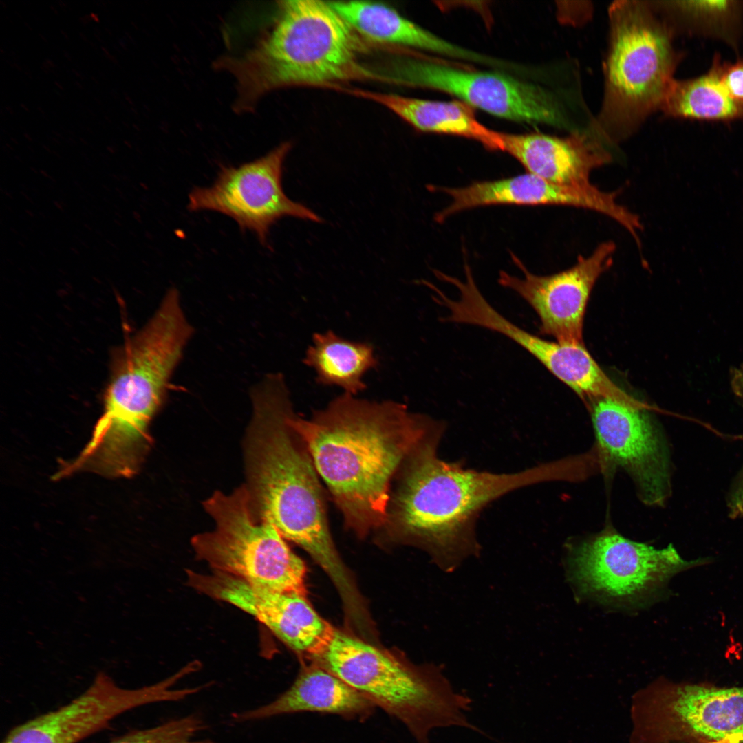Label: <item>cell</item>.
<instances>
[{
  "instance_id": "1",
  "label": "cell",
  "mask_w": 743,
  "mask_h": 743,
  "mask_svg": "<svg viewBox=\"0 0 743 743\" xmlns=\"http://www.w3.org/2000/svg\"><path fill=\"white\" fill-rule=\"evenodd\" d=\"M291 427L305 446L346 524L358 534L385 525L390 484L413 449L445 422L405 404L344 393Z\"/></svg>"
},
{
  "instance_id": "2",
  "label": "cell",
  "mask_w": 743,
  "mask_h": 743,
  "mask_svg": "<svg viewBox=\"0 0 743 743\" xmlns=\"http://www.w3.org/2000/svg\"><path fill=\"white\" fill-rule=\"evenodd\" d=\"M446 430L440 427L409 454L398 473L385 525L425 550L446 572L480 555L477 520L492 502L544 479L546 469L513 473L468 468L439 457ZM384 525V526H385Z\"/></svg>"
},
{
  "instance_id": "3",
  "label": "cell",
  "mask_w": 743,
  "mask_h": 743,
  "mask_svg": "<svg viewBox=\"0 0 743 743\" xmlns=\"http://www.w3.org/2000/svg\"><path fill=\"white\" fill-rule=\"evenodd\" d=\"M251 398L246 487L253 504L346 591L351 584L331 537L317 472L288 421L292 409L283 378L266 377Z\"/></svg>"
},
{
  "instance_id": "4",
  "label": "cell",
  "mask_w": 743,
  "mask_h": 743,
  "mask_svg": "<svg viewBox=\"0 0 743 743\" xmlns=\"http://www.w3.org/2000/svg\"><path fill=\"white\" fill-rule=\"evenodd\" d=\"M362 39L329 1L277 2L276 17L253 46L239 56L215 61L235 81L236 112L254 110L266 94L290 87L342 90L356 80H378L363 64Z\"/></svg>"
},
{
  "instance_id": "5",
  "label": "cell",
  "mask_w": 743,
  "mask_h": 743,
  "mask_svg": "<svg viewBox=\"0 0 743 743\" xmlns=\"http://www.w3.org/2000/svg\"><path fill=\"white\" fill-rule=\"evenodd\" d=\"M193 331L178 291L171 288L116 360L103 414L85 446L97 466L118 474L140 467L152 442L149 424L164 401Z\"/></svg>"
},
{
  "instance_id": "6",
  "label": "cell",
  "mask_w": 743,
  "mask_h": 743,
  "mask_svg": "<svg viewBox=\"0 0 743 743\" xmlns=\"http://www.w3.org/2000/svg\"><path fill=\"white\" fill-rule=\"evenodd\" d=\"M608 14L604 95L593 128L612 144L660 109L680 55L673 44L674 28L654 1H616Z\"/></svg>"
},
{
  "instance_id": "7",
  "label": "cell",
  "mask_w": 743,
  "mask_h": 743,
  "mask_svg": "<svg viewBox=\"0 0 743 743\" xmlns=\"http://www.w3.org/2000/svg\"><path fill=\"white\" fill-rule=\"evenodd\" d=\"M319 657L323 668L400 722L418 743H429L435 728L476 729L465 715L471 700L438 665L411 666L336 629Z\"/></svg>"
},
{
  "instance_id": "8",
  "label": "cell",
  "mask_w": 743,
  "mask_h": 743,
  "mask_svg": "<svg viewBox=\"0 0 743 743\" xmlns=\"http://www.w3.org/2000/svg\"><path fill=\"white\" fill-rule=\"evenodd\" d=\"M215 528L191 539L196 557L213 571L262 588L306 594V566L271 521L257 510L246 486L215 492L204 503Z\"/></svg>"
},
{
  "instance_id": "9",
  "label": "cell",
  "mask_w": 743,
  "mask_h": 743,
  "mask_svg": "<svg viewBox=\"0 0 743 743\" xmlns=\"http://www.w3.org/2000/svg\"><path fill=\"white\" fill-rule=\"evenodd\" d=\"M629 743H743V688L658 679L636 692Z\"/></svg>"
},
{
  "instance_id": "10",
  "label": "cell",
  "mask_w": 743,
  "mask_h": 743,
  "mask_svg": "<svg viewBox=\"0 0 743 743\" xmlns=\"http://www.w3.org/2000/svg\"><path fill=\"white\" fill-rule=\"evenodd\" d=\"M381 72L386 83L440 91L497 117L574 129L554 93L504 72L465 69L409 55L393 60Z\"/></svg>"
},
{
  "instance_id": "11",
  "label": "cell",
  "mask_w": 743,
  "mask_h": 743,
  "mask_svg": "<svg viewBox=\"0 0 743 743\" xmlns=\"http://www.w3.org/2000/svg\"><path fill=\"white\" fill-rule=\"evenodd\" d=\"M291 148L292 143L285 142L253 161L221 166L211 186L192 189L188 209L227 215L241 230L254 233L263 245L271 226L283 217L321 222L317 214L289 199L283 190V164Z\"/></svg>"
},
{
  "instance_id": "12",
  "label": "cell",
  "mask_w": 743,
  "mask_h": 743,
  "mask_svg": "<svg viewBox=\"0 0 743 743\" xmlns=\"http://www.w3.org/2000/svg\"><path fill=\"white\" fill-rule=\"evenodd\" d=\"M701 563L683 559L672 545L656 549L612 531L581 542L572 558L574 577L582 588L618 601L644 597L676 573Z\"/></svg>"
},
{
  "instance_id": "13",
  "label": "cell",
  "mask_w": 743,
  "mask_h": 743,
  "mask_svg": "<svg viewBox=\"0 0 743 743\" xmlns=\"http://www.w3.org/2000/svg\"><path fill=\"white\" fill-rule=\"evenodd\" d=\"M185 676V671L180 669L157 683L131 689L118 686L109 676L99 673L78 697L13 727L2 743H78L128 711L152 703L177 702L193 695L192 687L175 688Z\"/></svg>"
},
{
  "instance_id": "14",
  "label": "cell",
  "mask_w": 743,
  "mask_h": 743,
  "mask_svg": "<svg viewBox=\"0 0 743 743\" xmlns=\"http://www.w3.org/2000/svg\"><path fill=\"white\" fill-rule=\"evenodd\" d=\"M615 251L613 241L601 243L590 255H579L570 268L549 275L531 273L512 255L523 277L502 270L498 282L516 292L532 307L539 319L541 334L551 336L560 343L584 345L583 330L587 304L598 279L612 266Z\"/></svg>"
},
{
  "instance_id": "15",
  "label": "cell",
  "mask_w": 743,
  "mask_h": 743,
  "mask_svg": "<svg viewBox=\"0 0 743 743\" xmlns=\"http://www.w3.org/2000/svg\"><path fill=\"white\" fill-rule=\"evenodd\" d=\"M194 590L251 614L292 649L320 656L334 629L308 601L305 595L257 587L230 575L186 570Z\"/></svg>"
},
{
  "instance_id": "16",
  "label": "cell",
  "mask_w": 743,
  "mask_h": 743,
  "mask_svg": "<svg viewBox=\"0 0 743 743\" xmlns=\"http://www.w3.org/2000/svg\"><path fill=\"white\" fill-rule=\"evenodd\" d=\"M645 408L608 398L590 402L598 440L607 456L633 478L645 502H663L669 491L665 442Z\"/></svg>"
},
{
  "instance_id": "17",
  "label": "cell",
  "mask_w": 743,
  "mask_h": 743,
  "mask_svg": "<svg viewBox=\"0 0 743 743\" xmlns=\"http://www.w3.org/2000/svg\"><path fill=\"white\" fill-rule=\"evenodd\" d=\"M501 134L502 151L518 160L528 173L556 184H589L592 171L612 159L609 144L592 128L565 137L542 133Z\"/></svg>"
},
{
  "instance_id": "18",
  "label": "cell",
  "mask_w": 743,
  "mask_h": 743,
  "mask_svg": "<svg viewBox=\"0 0 743 743\" xmlns=\"http://www.w3.org/2000/svg\"><path fill=\"white\" fill-rule=\"evenodd\" d=\"M492 330L525 349L550 373L570 387L585 402L608 398L648 409L627 394L601 368L584 345L546 340L514 324L502 315L496 316Z\"/></svg>"
},
{
  "instance_id": "19",
  "label": "cell",
  "mask_w": 743,
  "mask_h": 743,
  "mask_svg": "<svg viewBox=\"0 0 743 743\" xmlns=\"http://www.w3.org/2000/svg\"><path fill=\"white\" fill-rule=\"evenodd\" d=\"M376 707L367 698L322 667L303 669L292 685L276 699L232 715L236 722L262 720L302 712L339 715L364 721Z\"/></svg>"
},
{
  "instance_id": "20",
  "label": "cell",
  "mask_w": 743,
  "mask_h": 743,
  "mask_svg": "<svg viewBox=\"0 0 743 743\" xmlns=\"http://www.w3.org/2000/svg\"><path fill=\"white\" fill-rule=\"evenodd\" d=\"M329 2L365 41L428 51L483 65L487 61L485 54L437 36L386 4L367 1Z\"/></svg>"
},
{
  "instance_id": "21",
  "label": "cell",
  "mask_w": 743,
  "mask_h": 743,
  "mask_svg": "<svg viewBox=\"0 0 743 743\" xmlns=\"http://www.w3.org/2000/svg\"><path fill=\"white\" fill-rule=\"evenodd\" d=\"M344 91L385 107L420 131L462 136L502 151L501 132L479 122L473 107L461 100H424L361 89Z\"/></svg>"
},
{
  "instance_id": "22",
  "label": "cell",
  "mask_w": 743,
  "mask_h": 743,
  "mask_svg": "<svg viewBox=\"0 0 743 743\" xmlns=\"http://www.w3.org/2000/svg\"><path fill=\"white\" fill-rule=\"evenodd\" d=\"M303 362L315 371L319 385L338 386L352 396L365 389L364 375L378 365L372 344L344 339L332 330L314 334Z\"/></svg>"
},
{
  "instance_id": "23",
  "label": "cell",
  "mask_w": 743,
  "mask_h": 743,
  "mask_svg": "<svg viewBox=\"0 0 743 743\" xmlns=\"http://www.w3.org/2000/svg\"><path fill=\"white\" fill-rule=\"evenodd\" d=\"M660 110L666 116L682 118L724 121L743 118V103L734 99L724 86L716 58L704 75L674 79Z\"/></svg>"
},
{
  "instance_id": "24",
  "label": "cell",
  "mask_w": 743,
  "mask_h": 743,
  "mask_svg": "<svg viewBox=\"0 0 743 743\" xmlns=\"http://www.w3.org/2000/svg\"><path fill=\"white\" fill-rule=\"evenodd\" d=\"M661 14L666 17H678L704 28L715 30L736 22L741 6L736 1H656Z\"/></svg>"
},
{
  "instance_id": "25",
  "label": "cell",
  "mask_w": 743,
  "mask_h": 743,
  "mask_svg": "<svg viewBox=\"0 0 743 743\" xmlns=\"http://www.w3.org/2000/svg\"><path fill=\"white\" fill-rule=\"evenodd\" d=\"M207 728L202 715L191 713L156 726L130 731L109 743H217L209 738L196 739Z\"/></svg>"
},
{
  "instance_id": "26",
  "label": "cell",
  "mask_w": 743,
  "mask_h": 743,
  "mask_svg": "<svg viewBox=\"0 0 743 743\" xmlns=\"http://www.w3.org/2000/svg\"><path fill=\"white\" fill-rule=\"evenodd\" d=\"M718 65L720 79L729 94L743 103V60L721 63L718 59Z\"/></svg>"
},
{
  "instance_id": "27",
  "label": "cell",
  "mask_w": 743,
  "mask_h": 743,
  "mask_svg": "<svg viewBox=\"0 0 743 743\" xmlns=\"http://www.w3.org/2000/svg\"><path fill=\"white\" fill-rule=\"evenodd\" d=\"M728 502L729 512L733 517L743 516V471L733 487Z\"/></svg>"
},
{
  "instance_id": "28",
  "label": "cell",
  "mask_w": 743,
  "mask_h": 743,
  "mask_svg": "<svg viewBox=\"0 0 743 743\" xmlns=\"http://www.w3.org/2000/svg\"><path fill=\"white\" fill-rule=\"evenodd\" d=\"M731 385L733 393L743 403V366L732 369Z\"/></svg>"
},
{
  "instance_id": "29",
  "label": "cell",
  "mask_w": 743,
  "mask_h": 743,
  "mask_svg": "<svg viewBox=\"0 0 743 743\" xmlns=\"http://www.w3.org/2000/svg\"><path fill=\"white\" fill-rule=\"evenodd\" d=\"M678 743H720V742H682Z\"/></svg>"
}]
</instances>
